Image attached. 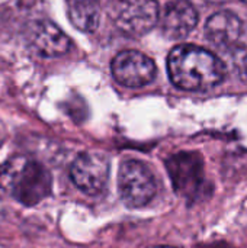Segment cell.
<instances>
[{
    "label": "cell",
    "mask_w": 247,
    "mask_h": 248,
    "mask_svg": "<svg viewBox=\"0 0 247 248\" xmlns=\"http://www.w3.org/2000/svg\"><path fill=\"white\" fill-rule=\"evenodd\" d=\"M6 135H7V132H6V126L3 125V122L0 121V148H1V145L4 144V141H6Z\"/></svg>",
    "instance_id": "obj_12"
},
{
    "label": "cell",
    "mask_w": 247,
    "mask_h": 248,
    "mask_svg": "<svg viewBox=\"0 0 247 248\" xmlns=\"http://www.w3.org/2000/svg\"><path fill=\"white\" fill-rule=\"evenodd\" d=\"M243 1H245V3H247V0H243Z\"/></svg>",
    "instance_id": "obj_16"
},
{
    "label": "cell",
    "mask_w": 247,
    "mask_h": 248,
    "mask_svg": "<svg viewBox=\"0 0 247 248\" xmlns=\"http://www.w3.org/2000/svg\"><path fill=\"white\" fill-rule=\"evenodd\" d=\"M111 68L114 78L125 87H143L151 83L157 74L154 61L135 49L119 52L114 58Z\"/></svg>",
    "instance_id": "obj_7"
},
{
    "label": "cell",
    "mask_w": 247,
    "mask_h": 248,
    "mask_svg": "<svg viewBox=\"0 0 247 248\" xmlns=\"http://www.w3.org/2000/svg\"><path fill=\"white\" fill-rule=\"evenodd\" d=\"M71 182L83 193L95 196L105 190L109 177V161L102 154L83 153L71 164Z\"/></svg>",
    "instance_id": "obj_6"
},
{
    "label": "cell",
    "mask_w": 247,
    "mask_h": 248,
    "mask_svg": "<svg viewBox=\"0 0 247 248\" xmlns=\"http://www.w3.org/2000/svg\"><path fill=\"white\" fill-rule=\"evenodd\" d=\"M0 189L25 206H35L51 195L49 171L36 160L15 155L0 166Z\"/></svg>",
    "instance_id": "obj_2"
},
{
    "label": "cell",
    "mask_w": 247,
    "mask_h": 248,
    "mask_svg": "<svg viewBox=\"0 0 247 248\" xmlns=\"http://www.w3.org/2000/svg\"><path fill=\"white\" fill-rule=\"evenodd\" d=\"M245 74H246V77H247V57H246V60H245Z\"/></svg>",
    "instance_id": "obj_14"
},
{
    "label": "cell",
    "mask_w": 247,
    "mask_h": 248,
    "mask_svg": "<svg viewBox=\"0 0 247 248\" xmlns=\"http://www.w3.org/2000/svg\"><path fill=\"white\" fill-rule=\"evenodd\" d=\"M205 33L215 46H231L242 36V20L229 10L217 12L207 20Z\"/></svg>",
    "instance_id": "obj_10"
},
{
    "label": "cell",
    "mask_w": 247,
    "mask_h": 248,
    "mask_svg": "<svg viewBox=\"0 0 247 248\" xmlns=\"http://www.w3.org/2000/svg\"><path fill=\"white\" fill-rule=\"evenodd\" d=\"M67 16L82 32H95L100 22V0H67Z\"/></svg>",
    "instance_id": "obj_11"
},
{
    "label": "cell",
    "mask_w": 247,
    "mask_h": 248,
    "mask_svg": "<svg viewBox=\"0 0 247 248\" xmlns=\"http://www.w3.org/2000/svg\"><path fill=\"white\" fill-rule=\"evenodd\" d=\"M162 31L170 39L188 36L198 23V12L189 0H173L162 13Z\"/></svg>",
    "instance_id": "obj_9"
},
{
    "label": "cell",
    "mask_w": 247,
    "mask_h": 248,
    "mask_svg": "<svg viewBox=\"0 0 247 248\" xmlns=\"http://www.w3.org/2000/svg\"><path fill=\"white\" fill-rule=\"evenodd\" d=\"M172 83L189 92H204L220 84L224 77L223 62L208 49L197 45L175 46L167 58Z\"/></svg>",
    "instance_id": "obj_1"
},
{
    "label": "cell",
    "mask_w": 247,
    "mask_h": 248,
    "mask_svg": "<svg viewBox=\"0 0 247 248\" xmlns=\"http://www.w3.org/2000/svg\"><path fill=\"white\" fill-rule=\"evenodd\" d=\"M106 13L121 32L134 36L147 33L160 17L156 0H109Z\"/></svg>",
    "instance_id": "obj_3"
},
{
    "label": "cell",
    "mask_w": 247,
    "mask_h": 248,
    "mask_svg": "<svg viewBox=\"0 0 247 248\" xmlns=\"http://www.w3.org/2000/svg\"><path fill=\"white\" fill-rule=\"evenodd\" d=\"M118 190L127 206L141 208L156 196L157 182L144 163L127 160L119 167Z\"/></svg>",
    "instance_id": "obj_4"
},
{
    "label": "cell",
    "mask_w": 247,
    "mask_h": 248,
    "mask_svg": "<svg viewBox=\"0 0 247 248\" xmlns=\"http://www.w3.org/2000/svg\"><path fill=\"white\" fill-rule=\"evenodd\" d=\"M189 1L192 3L194 0H189ZM195 1H208V3H210V1H220V0H195Z\"/></svg>",
    "instance_id": "obj_13"
},
{
    "label": "cell",
    "mask_w": 247,
    "mask_h": 248,
    "mask_svg": "<svg viewBox=\"0 0 247 248\" xmlns=\"http://www.w3.org/2000/svg\"><path fill=\"white\" fill-rule=\"evenodd\" d=\"M26 39L32 51L44 58L61 57L71 48L70 38L49 20H38L32 23L28 29Z\"/></svg>",
    "instance_id": "obj_8"
},
{
    "label": "cell",
    "mask_w": 247,
    "mask_h": 248,
    "mask_svg": "<svg viewBox=\"0 0 247 248\" xmlns=\"http://www.w3.org/2000/svg\"><path fill=\"white\" fill-rule=\"evenodd\" d=\"M166 167L175 192L189 201L199 198L205 177L204 163L198 153H178L166 160Z\"/></svg>",
    "instance_id": "obj_5"
},
{
    "label": "cell",
    "mask_w": 247,
    "mask_h": 248,
    "mask_svg": "<svg viewBox=\"0 0 247 248\" xmlns=\"http://www.w3.org/2000/svg\"><path fill=\"white\" fill-rule=\"evenodd\" d=\"M153 248H175V247H169V246H165V247H153Z\"/></svg>",
    "instance_id": "obj_15"
}]
</instances>
